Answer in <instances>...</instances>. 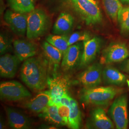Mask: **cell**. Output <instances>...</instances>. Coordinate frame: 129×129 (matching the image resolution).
<instances>
[{
	"mask_svg": "<svg viewBox=\"0 0 129 129\" xmlns=\"http://www.w3.org/2000/svg\"><path fill=\"white\" fill-rule=\"evenodd\" d=\"M12 49L11 39L5 34L0 35V54L3 55Z\"/></svg>",
	"mask_w": 129,
	"mask_h": 129,
	"instance_id": "obj_28",
	"label": "cell"
},
{
	"mask_svg": "<svg viewBox=\"0 0 129 129\" xmlns=\"http://www.w3.org/2000/svg\"><path fill=\"white\" fill-rule=\"evenodd\" d=\"M47 86L50 97H61L67 92L69 83L67 79L64 77H48Z\"/></svg>",
	"mask_w": 129,
	"mask_h": 129,
	"instance_id": "obj_18",
	"label": "cell"
},
{
	"mask_svg": "<svg viewBox=\"0 0 129 129\" xmlns=\"http://www.w3.org/2000/svg\"><path fill=\"white\" fill-rule=\"evenodd\" d=\"M28 14L7 10L4 16L5 22L11 30L18 36H24L26 34Z\"/></svg>",
	"mask_w": 129,
	"mask_h": 129,
	"instance_id": "obj_9",
	"label": "cell"
},
{
	"mask_svg": "<svg viewBox=\"0 0 129 129\" xmlns=\"http://www.w3.org/2000/svg\"><path fill=\"white\" fill-rule=\"evenodd\" d=\"M57 107L59 115L68 125L70 112L69 106L60 104L57 106Z\"/></svg>",
	"mask_w": 129,
	"mask_h": 129,
	"instance_id": "obj_29",
	"label": "cell"
},
{
	"mask_svg": "<svg viewBox=\"0 0 129 129\" xmlns=\"http://www.w3.org/2000/svg\"><path fill=\"white\" fill-rule=\"evenodd\" d=\"M39 116L47 121L56 126H62L67 125V124L59 115L57 106H47L40 113Z\"/></svg>",
	"mask_w": 129,
	"mask_h": 129,
	"instance_id": "obj_21",
	"label": "cell"
},
{
	"mask_svg": "<svg viewBox=\"0 0 129 129\" xmlns=\"http://www.w3.org/2000/svg\"><path fill=\"white\" fill-rule=\"evenodd\" d=\"M90 123L95 129L114 128V125L112 120L107 115L105 111L101 108H98L92 111L90 117Z\"/></svg>",
	"mask_w": 129,
	"mask_h": 129,
	"instance_id": "obj_17",
	"label": "cell"
},
{
	"mask_svg": "<svg viewBox=\"0 0 129 129\" xmlns=\"http://www.w3.org/2000/svg\"><path fill=\"white\" fill-rule=\"evenodd\" d=\"M120 1H121L122 3L129 4V0H120Z\"/></svg>",
	"mask_w": 129,
	"mask_h": 129,
	"instance_id": "obj_32",
	"label": "cell"
},
{
	"mask_svg": "<svg viewBox=\"0 0 129 129\" xmlns=\"http://www.w3.org/2000/svg\"><path fill=\"white\" fill-rule=\"evenodd\" d=\"M50 99V94L48 90L41 91L26 102L24 106L32 112L40 113L48 106Z\"/></svg>",
	"mask_w": 129,
	"mask_h": 129,
	"instance_id": "obj_15",
	"label": "cell"
},
{
	"mask_svg": "<svg viewBox=\"0 0 129 129\" xmlns=\"http://www.w3.org/2000/svg\"><path fill=\"white\" fill-rule=\"evenodd\" d=\"M11 9L15 12L29 14L35 9L34 0H7Z\"/></svg>",
	"mask_w": 129,
	"mask_h": 129,
	"instance_id": "obj_23",
	"label": "cell"
},
{
	"mask_svg": "<svg viewBox=\"0 0 129 129\" xmlns=\"http://www.w3.org/2000/svg\"><path fill=\"white\" fill-rule=\"evenodd\" d=\"M34 1H35V0H34Z\"/></svg>",
	"mask_w": 129,
	"mask_h": 129,
	"instance_id": "obj_34",
	"label": "cell"
},
{
	"mask_svg": "<svg viewBox=\"0 0 129 129\" xmlns=\"http://www.w3.org/2000/svg\"><path fill=\"white\" fill-rule=\"evenodd\" d=\"M48 61L41 56H33L24 61L20 77L28 87L35 91H41L47 86Z\"/></svg>",
	"mask_w": 129,
	"mask_h": 129,
	"instance_id": "obj_1",
	"label": "cell"
},
{
	"mask_svg": "<svg viewBox=\"0 0 129 129\" xmlns=\"http://www.w3.org/2000/svg\"><path fill=\"white\" fill-rule=\"evenodd\" d=\"M15 55L21 62L34 56L38 51V46L32 42L23 39H16L13 42Z\"/></svg>",
	"mask_w": 129,
	"mask_h": 129,
	"instance_id": "obj_14",
	"label": "cell"
},
{
	"mask_svg": "<svg viewBox=\"0 0 129 129\" xmlns=\"http://www.w3.org/2000/svg\"><path fill=\"white\" fill-rule=\"evenodd\" d=\"M50 25V19L46 12L41 9H35L28 14L26 36L30 40L44 36Z\"/></svg>",
	"mask_w": 129,
	"mask_h": 129,
	"instance_id": "obj_4",
	"label": "cell"
},
{
	"mask_svg": "<svg viewBox=\"0 0 129 129\" xmlns=\"http://www.w3.org/2000/svg\"><path fill=\"white\" fill-rule=\"evenodd\" d=\"M120 92V89L112 86L84 88L80 93V99L87 105L105 106Z\"/></svg>",
	"mask_w": 129,
	"mask_h": 129,
	"instance_id": "obj_3",
	"label": "cell"
},
{
	"mask_svg": "<svg viewBox=\"0 0 129 129\" xmlns=\"http://www.w3.org/2000/svg\"><path fill=\"white\" fill-rule=\"evenodd\" d=\"M121 69L125 72L129 74V59L125 60L121 66Z\"/></svg>",
	"mask_w": 129,
	"mask_h": 129,
	"instance_id": "obj_31",
	"label": "cell"
},
{
	"mask_svg": "<svg viewBox=\"0 0 129 129\" xmlns=\"http://www.w3.org/2000/svg\"><path fill=\"white\" fill-rule=\"evenodd\" d=\"M126 82L127 83V85H128V87H129V80H126Z\"/></svg>",
	"mask_w": 129,
	"mask_h": 129,
	"instance_id": "obj_33",
	"label": "cell"
},
{
	"mask_svg": "<svg viewBox=\"0 0 129 129\" xmlns=\"http://www.w3.org/2000/svg\"><path fill=\"white\" fill-rule=\"evenodd\" d=\"M71 98V97L69 96V95L68 94V92L65 93L61 96L60 104L69 106Z\"/></svg>",
	"mask_w": 129,
	"mask_h": 129,
	"instance_id": "obj_30",
	"label": "cell"
},
{
	"mask_svg": "<svg viewBox=\"0 0 129 129\" xmlns=\"http://www.w3.org/2000/svg\"><path fill=\"white\" fill-rule=\"evenodd\" d=\"M102 78L107 84L121 85L126 82V77L124 74L115 68L107 66L102 71Z\"/></svg>",
	"mask_w": 129,
	"mask_h": 129,
	"instance_id": "obj_19",
	"label": "cell"
},
{
	"mask_svg": "<svg viewBox=\"0 0 129 129\" xmlns=\"http://www.w3.org/2000/svg\"><path fill=\"white\" fill-rule=\"evenodd\" d=\"M61 2L87 25H95L102 21V12L96 0H61Z\"/></svg>",
	"mask_w": 129,
	"mask_h": 129,
	"instance_id": "obj_2",
	"label": "cell"
},
{
	"mask_svg": "<svg viewBox=\"0 0 129 129\" xmlns=\"http://www.w3.org/2000/svg\"><path fill=\"white\" fill-rule=\"evenodd\" d=\"M102 71L101 63L90 65L78 75V82L86 88L99 87L102 83Z\"/></svg>",
	"mask_w": 129,
	"mask_h": 129,
	"instance_id": "obj_8",
	"label": "cell"
},
{
	"mask_svg": "<svg viewBox=\"0 0 129 129\" xmlns=\"http://www.w3.org/2000/svg\"><path fill=\"white\" fill-rule=\"evenodd\" d=\"M129 56V50L122 43H113L105 48L101 58L102 64H110L124 61Z\"/></svg>",
	"mask_w": 129,
	"mask_h": 129,
	"instance_id": "obj_7",
	"label": "cell"
},
{
	"mask_svg": "<svg viewBox=\"0 0 129 129\" xmlns=\"http://www.w3.org/2000/svg\"><path fill=\"white\" fill-rule=\"evenodd\" d=\"M128 99L123 95L117 98L109 110V114L117 129H126L128 125Z\"/></svg>",
	"mask_w": 129,
	"mask_h": 129,
	"instance_id": "obj_5",
	"label": "cell"
},
{
	"mask_svg": "<svg viewBox=\"0 0 129 129\" xmlns=\"http://www.w3.org/2000/svg\"><path fill=\"white\" fill-rule=\"evenodd\" d=\"M69 108L70 112L68 126L70 129H79L81 121V111L78 102L72 98L70 100Z\"/></svg>",
	"mask_w": 129,
	"mask_h": 129,
	"instance_id": "obj_22",
	"label": "cell"
},
{
	"mask_svg": "<svg viewBox=\"0 0 129 129\" xmlns=\"http://www.w3.org/2000/svg\"><path fill=\"white\" fill-rule=\"evenodd\" d=\"M83 44L78 42L69 46L63 55L61 67L65 71L79 66L83 52Z\"/></svg>",
	"mask_w": 129,
	"mask_h": 129,
	"instance_id": "obj_10",
	"label": "cell"
},
{
	"mask_svg": "<svg viewBox=\"0 0 129 129\" xmlns=\"http://www.w3.org/2000/svg\"><path fill=\"white\" fill-rule=\"evenodd\" d=\"M7 117L10 127L14 129H30L32 122L22 111L11 107H5Z\"/></svg>",
	"mask_w": 129,
	"mask_h": 129,
	"instance_id": "obj_12",
	"label": "cell"
},
{
	"mask_svg": "<svg viewBox=\"0 0 129 129\" xmlns=\"http://www.w3.org/2000/svg\"><path fill=\"white\" fill-rule=\"evenodd\" d=\"M117 21L120 25V32L129 33V6L122 7L118 14Z\"/></svg>",
	"mask_w": 129,
	"mask_h": 129,
	"instance_id": "obj_26",
	"label": "cell"
},
{
	"mask_svg": "<svg viewBox=\"0 0 129 129\" xmlns=\"http://www.w3.org/2000/svg\"><path fill=\"white\" fill-rule=\"evenodd\" d=\"M0 96L1 100L16 102L31 97V94L21 83L9 81L1 83Z\"/></svg>",
	"mask_w": 129,
	"mask_h": 129,
	"instance_id": "obj_6",
	"label": "cell"
},
{
	"mask_svg": "<svg viewBox=\"0 0 129 129\" xmlns=\"http://www.w3.org/2000/svg\"><path fill=\"white\" fill-rule=\"evenodd\" d=\"M102 3L109 16L113 21H117L118 13L123 7L120 0H102Z\"/></svg>",
	"mask_w": 129,
	"mask_h": 129,
	"instance_id": "obj_24",
	"label": "cell"
},
{
	"mask_svg": "<svg viewBox=\"0 0 129 129\" xmlns=\"http://www.w3.org/2000/svg\"><path fill=\"white\" fill-rule=\"evenodd\" d=\"M42 48L47 60L50 64L55 67L60 64L63 55L62 52L46 41L43 42Z\"/></svg>",
	"mask_w": 129,
	"mask_h": 129,
	"instance_id": "obj_20",
	"label": "cell"
},
{
	"mask_svg": "<svg viewBox=\"0 0 129 129\" xmlns=\"http://www.w3.org/2000/svg\"><path fill=\"white\" fill-rule=\"evenodd\" d=\"M83 52L79 66L80 68L88 67L95 59L100 50L102 41L100 38L95 37L83 42Z\"/></svg>",
	"mask_w": 129,
	"mask_h": 129,
	"instance_id": "obj_11",
	"label": "cell"
},
{
	"mask_svg": "<svg viewBox=\"0 0 129 129\" xmlns=\"http://www.w3.org/2000/svg\"><path fill=\"white\" fill-rule=\"evenodd\" d=\"M91 38L90 35L85 32H77L72 34L69 37L68 43L69 46L78 42L86 41Z\"/></svg>",
	"mask_w": 129,
	"mask_h": 129,
	"instance_id": "obj_27",
	"label": "cell"
},
{
	"mask_svg": "<svg viewBox=\"0 0 129 129\" xmlns=\"http://www.w3.org/2000/svg\"><path fill=\"white\" fill-rule=\"evenodd\" d=\"M69 37L66 35H50L46 38V41L58 49L63 54L69 47Z\"/></svg>",
	"mask_w": 129,
	"mask_h": 129,
	"instance_id": "obj_25",
	"label": "cell"
},
{
	"mask_svg": "<svg viewBox=\"0 0 129 129\" xmlns=\"http://www.w3.org/2000/svg\"><path fill=\"white\" fill-rule=\"evenodd\" d=\"M74 24V18L72 15L68 12H62L54 23L52 32L55 35H66L71 31Z\"/></svg>",
	"mask_w": 129,
	"mask_h": 129,
	"instance_id": "obj_16",
	"label": "cell"
},
{
	"mask_svg": "<svg viewBox=\"0 0 129 129\" xmlns=\"http://www.w3.org/2000/svg\"><path fill=\"white\" fill-rule=\"evenodd\" d=\"M21 61L15 55L6 53L0 58V76L4 78L15 77Z\"/></svg>",
	"mask_w": 129,
	"mask_h": 129,
	"instance_id": "obj_13",
	"label": "cell"
}]
</instances>
